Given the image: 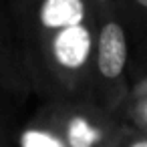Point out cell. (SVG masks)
Returning a JSON list of instances; mask_svg holds the SVG:
<instances>
[{
    "label": "cell",
    "mask_w": 147,
    "mask_h": 147,
    "mask_svg": "<svg viewBox=\"0 0 147 147\" xmlns=\"http://www.w3.org/2000/svg\"><path fill=\"white\" fill-rule=\"evenodd\" d=\"M127 61L125 32L117 22H107L99 36V71L107 79H117Z\"/></svg>",
    "instance_id": "cell-1"
},
{
    "label": "cell",
    "mask_w": 147,
    "mask_h": 147,
    "mask_svg": "<svg viewBox=\"0 0 147 147\" xmlns=\"http://www.w3.org/2000/svg\"><path fill=\"white\" fill-rule=\"evenodd\" d=\"M91 51V34L85 26L63 28L55 38V57L61 65L77 69L85 65Z\"/></svg>",
    "instance_id": "cell-2"
},
{
    "label": "cell",
    "mask_w": 147,
    "mask_h": 147,
    "mask_svg": "<svg viewBox=\"0 0 147 147\" xmlns=\"http://www.w3.org/2000/svg\"><path fill=\"white\" fill-rule=\"evenodd\" d=\"M83 18H85L83 0H45L40 8V20L49 28L81 26Z\"/></svg>",
    "instance_id": "cell-3"
},
{
    "label": "cell",
    "mask_w": 147,
    "mask_h": 147,
    "mask_svg": "<svg viewBox=\"0 0 147 147\" xmlns=\"http://www.w3.org/2000/svg\"><path fill=\"white\" fill-rule=\"evenodd\" d=\"M99 139V131L93 129L87 121L75 119L69 127V143L71 147H93Z\"/></svg>",
    "instance_id": "cell-4"
},
{
    "label": "cell",
    "mask_w": 147,
    "mask_h": 147,
    "mask_svg": "<svg viewBox=\"0 0 147 147\" xmlns=\"http://www.w3.org/2000/svg\"><path fill=\"white\" fill-rule=\"evenodd\" d=\"M22 147H65L57 137L45 131H26L22 135Z\"/></svg>",
    "instance_id": "cell-5"
},
{
    "label": "cell",
    "mask_w": 147,
    "mask_h": 147,
    "mask_svg": "<svg viewBox=\"0 0 147 147\" xmlns=\"http://www.w3.org/2000/svg\"><path fill=\"white\" fill-rule=\"evenodd\" d=\"M131 147H147V141H137V143H133Z\"/></svg>",
    "instance_id": "cell-6"
},
{
    "label": "cell",
    "mask_w": 147,
    "mask_h": 147,
    "mask_svg": "<svg viewBox=\"0 0 147 147\" xmlns=\"http://www.w3.org/2000/svg\"><path fill=\"white\" fill-rule=\"evenodd\" d=\"M137 2H139L141 6H145V8H147V0H137Z\"/></svg>",
    "instance_id": "cell-7"
},
{
    "label": "cell",
    "mask_w": 147,
    "mask_h": 147,
    "mask_svg": "<svg viewBox=\"0 0 147 147\" xmlns=\"http://www.w3.org/2000/svg\"><path fill=\"white\" fill-rule=\"evenodd\" d=\"M101 2H103V0H101Z\"/></svg>",
    "instance_id": "cell-8"
}]
</instances>
